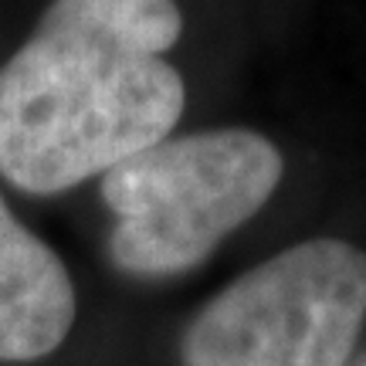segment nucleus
Segmentation results:
<instances>
[{
    "label": "nucleus",
    "mask_w": 366,
    "mask_h": 366,
    "mask_svg": "<svg viewBox=\"0 0 366 366\" xmlns=\"http://www.w3.org/2000/svg\"><path fill=\"white\" fill-rule=\"evenodd\" d=\"M180 34L173 0H54L0 68V177L48 197L163 143L187 102L163 58Z\"/></svg>",
    "instance_id": "1"
},
{
    "label": "nucleus",
    "mask_w": 366,
    "mask_h": 366,
    "mask_svg": "<svg viewBox=\"0 0 366 366\" xmlns=\"http://www.w3.org/2000/svg\"><path fill=\"white\" fill-rule=\"evenodd\" d=\"M282 173L285 159L262 132L167 136L102 173V200L116 217L109 254L136 278L190 272L268 204Z\"/></svg>",
    "instance_id": "2"
},
{
    "label": "nucleus",
    "mask_w": 366,
    "mask_h": 366,
    "mask_svg": "<svg viewBox=\"0 0 366 366\" xmlns=\"http://www.w3.org/2000/svg\"><path fill=\"white\" fill-rule=\"evenodd\" d=\"M79 299L51 244L14 217L0 194V363L51 356L75 326Z\"/></svg>",
    "instance_id": "4"
},
{
    "label": "nucleus",
    "mask_w": 366,
    "mask_h": 366,
    "mask_svg": "<svg viewBox=\"0 0 366 366\" xmlns=\"http://www.w3.org/2000/svg\"><path fill=\"white\" fill-rule=\"evenodd\" d=\"M366 322V251L315 237L244 272L194 315L183 366H346Z\"/></svg>",
    "instance_id": "3"
},
{
    "label": "nucleus",
    "mask_w": 366,
    "mask_h": 366,
    "mask_svg": "<svg viewBox=\"0 0 366 366\" xmlns=\"http://www.w3.org/2000/svg\"><path fill=\"white\" fill-rule=\"evenodd\" d=\"M356 366H366V356H363V360H360V363H356Z\"/></svg>",
    "instance_id": "5"
}]
</instances>
